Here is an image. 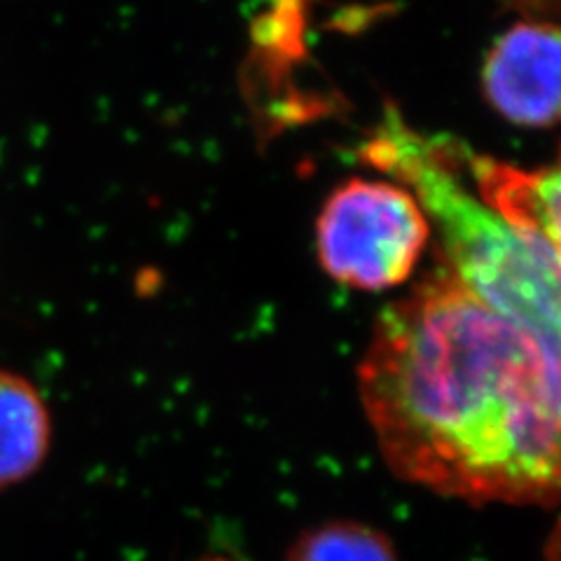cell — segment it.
I'll return each instance as SVG.
<instances>
[{
    "label": "cell",
    "instance_id": "cell-1",
    "mask_svg": "<svg viewBox=\"0 0 561 561\" xmlns=\"http://www.w3.org/2000/svg\"><path fill=\"white\" fill-rule=\"evenodd\" d=\"M358 391L405 482L476 505L561 503V391L546 356L443 267L379 316Z\"/></svg>",
    "mask_w": 561,
    "mask_h": 561
},
{
    "label": "cell",
    "instance_id": "cell-2",
    "mask_svg": "<svg viewBox=\"0 0 561 561\" xmlns=\"http://www.w3.org/2000/svg\"><path fill=\"white\" fill-rule=\"evenodd\" d=\"M463 152L454 138L421 134L386 105L360 160L419 202L443 270L538 344L561 391V265L538 234L507 222L468 187Z\"/></svg>",
    "mask_w": 561,
    "mask_h": 561
},
{
    "label": "cell",
    "instance_id": "cell-3",
    "mask_svg": "<svg viewBox=\"0 0 561 561\" xmlns=\"http://www.w3.org/2000/svg\"><path fill=\"white\" fill-rule=\"evenodd\" d=\"M433 237L431 222L405 187L351 179L325 199L316 222L321 267L358 290L408 280Z\"/></svg>",
    "mask_w": 561,
    "mask_h": 561
},
{
    "label": "cell",
    "instance_id": "cell-4",
    "mask_svg": "<svg viewBox=\"0 0 561 561\" xmlns=\"http://www.w3.org/2000/svg\"><path fill=\"white\" fill-rule=\"evenodd\" d=\"M482 90L501 117L517 127L561 122V24L524 20L503 31L482 66Z\"/></svg>",
    "mask_w": 561,
    "mask_h": 561
},
{
    "label": "cell",
    "instance_id": "cell-5",
    "mask_svg": "<svg viewBox=\"0 0 561 561\" xmlns=\"http://www.w3.org/2000/svg\"><path fill=\"white\" fill-rule=\"evenodd\" d=\"M51 419L35 386L0 367V489L31 478L47 459Z\"/></svg>",
    "mask_w": 561,
    "mask_h": 561
},
{
    "label": "cell",
    "instance_id": "cell-6",
    "mask_svg": "<svg viewBox=\"0 0 561 561\" xmlns=\"http://www.w3.org/2000/svg\"><path fill=\"white\" fill-rule=\"evenodd\" d=\"M286 561H398L391 540L360 522H330L305 531Z\"/></svg>",
    "mask_w": 561,
    "mask_h": 561
},
{
    "label": "cell",
    "instance_id": "cell-7",
    "mask_svg": "<svg viewBox=\"0 0 561 561\" xmlns=\"http://www.w3.org/2000/svg\"><path fill=\"white\" fill-rule=\"evenodd\" d=\"M548 561H561V522L557 526V531L552 534L550 542H548V552H546Z\"/></svg>",
    "mask_w": 561,
    "mask_h": 561
}]
</instances>
